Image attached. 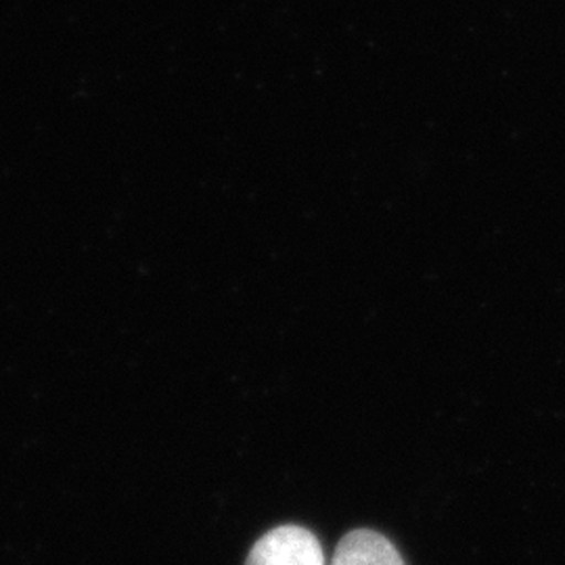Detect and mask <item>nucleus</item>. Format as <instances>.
I'll list each match as a JSON object with an SVG mask.
<instances>
[{"mask_svg": "<svg viewBox=\"0 0 565 565\" xmlns=\"http://www.w3.org/2000/svg\"><path fill=\"white\" fill-rule=\"evenodd\" d=\"M245 565H327L319 539L302 525H279L252 546Z\"/></svg>", "mask_w": 565, "mask_h": 565, "instance_id": "nucleus-1", "label": "nucleus"}, {"mask_svg": "<svg viewBox=\"0 0 565 565\" xmlns=\"http://www.w3.org/2000/svg\"><path fill=\"white\" fill-rule=\"evenodd\" d=\"M331 565H404L401 553L373 530H352L333 553Z\"/></svg>", "mask_w": 565, "mask_h": 565, "instance_id": "nucleus-2", "label": "nucleus"}]
</instances>
